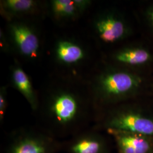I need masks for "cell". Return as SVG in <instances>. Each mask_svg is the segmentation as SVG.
<instances>
[{"instance_id":"cell-7","label":"cell","mask_w":153,"mask_h":153,"mask_svg":"<svg viewBox=\"0 0 153 153\" xmlns=\"http://www.w3.org/2000/svg\"><path fill=\"white\" fill-rule=\"evenodd\" d=\"M117 153H153V137L126 131L108 130Z\"/></svg>"},{"instance_id":"cell-12","label":"cell","mask_w":153,"mask_h":153,"mask_svg":"<svg viewBox=\"0 0 153 153\" xmlns=\"http://www.w3.org/2000/svg\"><path fill=\"white\" fill-rule=\"evenodd\" d=\"M1 4L5 13L16 16L30 14L37 7V2L33 0H6Z\"/></svg>"},{"instance_id":"cell-14","label":"cell","mask_w":153,"mask_h":153,"mask_svg":"<svg viewBox=\"0 0 153 153\" xmlns=\"http://www.w3.org/2000/svg\"><path fill=\"white\" fill-rule=\"evenodd\" d=\"M142 18L145 25L153 34V2L145 7L142 11Z\"/></svg>"},{"instance_id":"cell-1","label":"cell","mask_w":153,"mask_h":153,"mask_svg":"<svg viewBox=\"0 0 153 153\" xmlns=\"http://www.w3.org/2000/svg\"><path fill=\"white\" fill-rule=\"evenodd\" d=\"M91 83L95 102L106 109L133 99L152 95L153 74L141 73L106 64Z\"/></svg>"},{"instance_id":"cell-10","label":"cell","mask_w":153,"mask_h":153,"mask_svg":"<svg viewBox=\"0 0 153 153\" xmlns=\"http://www.w3.org/2000/svg\"><path fill=\"white\" fill-rule=\"evenodd\" d=\"M71 153H108L105 138L97 133H90L78 137L71 142Z\"/></svg>"},{"instance_id":"cell-16","label":"cell","mask_w":153,"mask_h":153,"mask_svg":"<svg viewBox=\"0 0 153 153\" xmlns=\"http://www.w3.org/2000/svg\"><path fill=\"white\" fill-rule=\"evenodd\" d=\"M73 2L79 13L85 11L91 3V1L88 0H73Z\"/></svg>"},{"instance_id":"cell-9","label":"cell","mask_w":153,"mask_h":153,"mask_svg":"<svg viewBox=\"0 0 153 153\" xmlns=\"http://www.w3.org/2000/svg\"><path fill=\"white\" fill-rule=\"evenodd\" d=\"M55 56L57 61L66 65L79 64L86 57V52L82 46L70 39H61L56 44Z\"/></svg>"},{"instance_id":"cell-13","label":"cell","mask_w":153,"mask_h":153,"mask_svg":"<svg viewBox=\"0 0 153 153\" xmlns=\"http://www.w3.org/2000/svg\"><path fill=\"white\" fill-rule=\"evenodd\" d=\"M79 14V13L76 9L73 0H70L69 2L63 9L57 18L61 19H69L75 18Z\"/></svg>"},{"instance_id":"cell-3","label":"cell","mask_w":153,"mask_h":153,"mask_svg":"<svg viewBox=\"0 0 153 153\" xmlns=\"http://www.w3.org/2000/svg\"><path fill=\"white\" fill-rule=\"evenodd\" d=\"M107 64L135 72L153 74V44L138 40L126 44L111 53Z\"/></svg>"},{"instance_id":"cell-8","label":"cell","mask_w":153,"mask_h":153,"mask_svg":"<svg viewBox=\"0 0 153 153\" xmlns=\"http://www.w3.org/2000/svg\"><path fill=\"white\" fill-rule=\"evenodd\" d=\"M54 143L42 135L26 134L17 138L6 153H53Z\"/></svg>"},{"instance_id":"cell-17","label":"cell","mask_w":153,"mask_h":153,"mask_svg":"<svg viewBox=\"0 0 153 153\" xmlns=\"http://www.w3.org/2000/svg\"><path fill=\"white\" fill-rule=\"evenodd\" d=\"M152 95L153 96V88H152Z\"/></svg>"},{"instance_id":"cell-11","label":"cell","mask_w":153,"mask_h":153,"mask_svg":"<svg viewBox=\"0 0 153 153\" xmlns=\"http://www.w3.org/2000/svg\"><path fill=\"white\" fill-rule=\"evenodd\" d=\"M11 82L14 87L22 94L27 100L30 107L36 110L38 106V101L31 81L21 67L15 66L11 71Z\"/></svg>"},{"instance_id":"cell-6","label":"cell","mask_w":153,"mask_h":153,"mask_svg":"<svg viewBox=\"0 0 153 153\" xmlns=\"http://www.w3.org/2000/svg\"><path fill=\"white\" fill-rule=\"evenodd\" d=\"M11 42L19 54L33 59L38 56L40 40L33 28L22 22L11 23L9 26Z\"/></svg>"},{"instance_id":"cell-5","label":"cell","mask_w":153,"mask_h":153,"mask_svg":"<svg viewBox=\"0 0 153 153\" xmlns=\"http://www.w3.org/2000/svg\"><path fill=\"white\" fill-rule=\"evenodd\" d=\"M93 28L96 36L104 44L121 43L133 35L132 25L126 16L116 9H108L95 18Z\"/></svg>"},{"instance_id":"cell-4","label":"cell","mask_w":153,"mask_h":153,"mask_svg":"<svg viewBox=\"0 0 153 153\" xmlns=\"http://www.w3.org/2000/svg\"><path fill=\"white\" fill-rule=\"evenodd\" d=\"M47 107L48 114L54 123L67 126L79 118L83 103L79 96L71 88H59L50 94Z\"/></svg>"},{"instance_id":"cell-15","label":"cell","mask_w":153,"mask_h":153,"mask_svg":"<svg viewBox=\"0 0 153 153\" xmlns=\"http://www.w3.org/2000/svg\"><path fill=\"white\" fill-rule=\"evenodd\" d=\"M7 94L6 88L3 87L0 91V119L1 121L4 119L6 109L7 107Z\"/></svg>"},{"instance_id":"cell-2","label":"cell","mask_w":153,"mask_h":153,"mask_svg":"<svg viewBox=\"0 0 153 153\" xmlns=\"http://www.w3.org/2000/svg\"><path fill=\"white\" fill-rule=\"evenodd\" d=\"M102 126L108 130L153 137V96H143L104 109Z\"/></svg>"}]
</instances>
